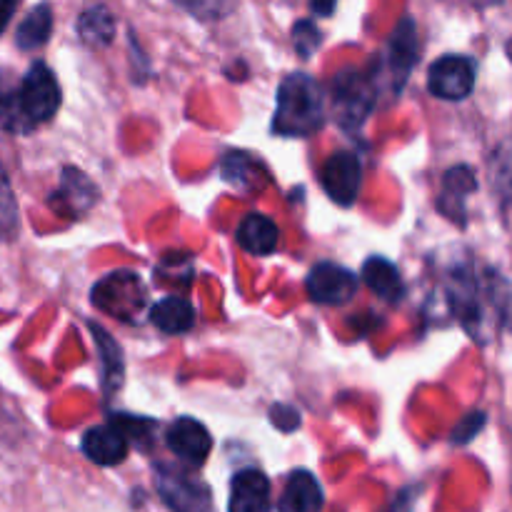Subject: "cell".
Listing matches in <instances>:
<instances>
[{
    "label": "cell",
    "mask_w": 512,
    "mask_h": 512,
    "mask_svg": "<svg viewBox=\"0 0 512 512\" xmlns=\"http://www.w3.org/2000/svg\"><path fill=\"white\" fill-rule=\"evenodd\" d=\"M93 330L95 345H98L100 353V373H103V390L110 393V390L120 388L123 383V353H120V345L110 338L108 330L98 328V325H90Z\"/></svg>",
    "instance_id": "21"
},
{
    "label": "cell",
    "mask_w": 512,
    "mask_h": 512,
    "mask_svg": "<svg viewBox=\"0 0 512 512\" xmlns=\"http://www.w3.org/2000/svg\"><path fill=\"white\" fill-rule=\"evenodd\" d=\"M128 435L118 428V425L110 420L105 425H95L88 433L83 435V455L90 463L100 465V468H113V465L123 463L125 455H128Z\"/></svg>",
    "instance_id": "11"
},
{
    "label": "cell",
    "mask_w": 512,
    "mask_h": 512,
    "mask_svg": "<svg viewBox=\"0 0 512 512\" xmlns=\"http://www.w3.org/2000/svg\"><path fill=\"white\" fill-rule=\"evenodd\" d=\"M155 485L160 498L175 512H213V498L210 490L200 480L188 475L180 468L158 465L155 470Z\"/></svg>",
    "instance_id": "4"
},
{
    "label": "cell",
    "mask_w": 512,
    "mask_h": 512,
    "mask_svg": "<svg viewBox=\"0 0 512 512\" xmlns=\"http://www.w3.org/2000/svg\"><path fill=\"white\" fill-rule=\"evenodd\" d=\"M60 108V85L53 70L45 63H33L20 85L0 95V125L10 133H33L50 123Z\"/></svg>",
    "instance_id": "1"
},
{
    "label": "cell",
    "mask_w": 512,
    "mask_h": 512,
    "mask_svg": "<svg viewBox=\"0 0 512 512\" xmlns=\"http://www.w3.org/2000/svg\"><path fill=\"white\" fill-rule=\"evenodd\" d=\"M495 185L505 195H512V140L495 153Z\"/></svg>",
    "instance_id": "25"
},
{
    "label": "cell",
    "mask_w": 512,
    "mask_h": 512,
    "mask_svg": "<svg viewBox=\"0 0 512 512\" xmlns=\"http://www.w3.org/2000/svg\"><path fill=\"white\" fill-rule=\"evenodd\" d=\"M150 323L165 335H183L188 330H193L195 308L190 300L170 295V298H163L160 303L153 305V310H150Z\"/></svg>",
    "instance_id": "17"
},
{
    "label": "cell",
    "mask_w": 512,
    "mask_h": 512,
    "mask_svg": "<svg viewBox=\"0 0 512 512\" xmlns=\"http://www.w3.org/2000/svg\"><path fill=\"white\" fill-rule=\"evenodd\" d=\"M165 445H168L170 453L178 460H183L190 468H200V465L208 460L210 450H213V438H210L208 428L203 423H198L195 418H183L173 420V425L165 433Z\"/></svg>",
    "instance_id": "9"
},
{
    "label": "cell",
    "mask_w": 512,
    "mask_h": 512,
    "mask_svg": "<svg viewBox=\"0 0 512 512\" xmlns=\"http://www.w3.org/2000/svg\"><path fill=\"white\" fill-rule=\"evenodd\" d=\"M335 5H338V0H310V10H313L315 15H320V18H330Z\"/></svg>",
    "instance_id": "30"
},
{
    "label": "cell",
    "mask_w": 512,
    "mask_h": 512,
    "mask_svg": "<svg viewBox=\"0 0 512 512\" xmlns=\"http://www.w3.org/2000/svg\"><path fill=\"white\" fill-rule=\"evenodd\" d=\"M320 30L310 20H298L293 28V45L300 58H310L320 45Z\"/></svg>",
    "instance_id": "23"
},
{
    "label": "cell",
    "mask_w": 512,
    "mask_h": 512,
    "mask_svg": "<svg viewBox=\"0 0 512 512\" xmlns=\"http://www.w3.org/2000/svg\"><path fill=\"white\" fill-rule=\"evenodd\" d=\"M198 18H220L230 10V0H180Z\"/></svg>",
    "instance_id": "26"
},
{
    "label": "cell",
    "mask_w": 512,
    "mask_h": 512,
    "mask_svg": "<svg viewBox=\"0 0 512 512\" xmlns=\"http://www.w3.org/2000/svg\"><path fill=\"white\" fill-rule=\"evenodd\" d=\"M478 190V180H475L473 168L468 165H455L445 173L443 188H440L438 195V210L453 223L465 225V200Z\"/></svg>",
    "instance_id": "12"
},
{
    "label": "cell",
    "mask_w": 512,
    "mask_h": 512,
    "mask_svg": "<svg viewBox=\"0 0 512 512\" xmlns=\"http://www.w3.org/2000/svg\"><path fill=\"white\" fill-rule=\"evenodd\" d=\"M325 125V93L308 73L285 75L278 85L273 133L283 138H308Z\"/></svg>",
    "instance_id": "2"
},
{
    "label": "cell",
    "mask_w": 512,
    "mask_h": 512,
    "mask_svg": "<svg viewBox=\"0 0 512 512\" xmlns=\"http://www.w3.org/2000/svg\"><path fill=\"white\" fill-rule=\"evenodd\" d=\"M323 190L333 203L353 205L358 200L360 188H363V160L353 150H340V153L330 155L328 163L323 165V175H320Z\"/></svg>",
    "instance_id": "5"
},
{
    "label": "cell",
    "mask_w": 512,
    "mask_h": 512,
    "mask_svg": "<svg viewBox=\"0 0 512 512\" xmlns=\"http://www.w3.org/2000/svg\"><path fill=\"white\" fill-rule=\"evenodd\" d=\"M270 420H273L275 428H280L283 433H293L300 425V413L295 408H290V405L278 403L270 408Z\"/></svg>",
    "instance_id": "28"
},
{
    "label": "cell",
    "mask_w": 512,
    "mask_h": 512,
    "mask_svg": "<svg viewBox=\"0 0 512 512\" xmlns=\"http://www.w3.org/2000/svg\"><path fill=\"white\" fill-rule=\"evenodd\" d=\"M95 198H98V190L85 178V173L75 168H65L63 175H60L58 190L50 198V208L58 210V213H68L70 218H80L85 210L93 208Z\"/></svg>",
    "instance_id": "13"
},
{
    "label": "cell",
    "mask_w": 512,
    "mask_h": 512,
    "mask_svg": "<svg viewBox=\"0 0 512 512\" xmlns=\"http://www.w3.org/2000/svg\"><path fill=\"white\" fill-rule=\"evenodd\" d=\"M240 248L250 255H270L275 253L280 243V228L263 213H248L238 225V233H235Z\"/></svg>",
    "instance_id": "16"
},
{
    "label": "cell",
    "mask_w": 512,
    "mask_h": 512,
    "mask_svg": "<svg viewBox=\"0 0 512 512\" xmlns=\"http://www.w3.org/2000/svg\"><path fill=\"white\" fill-rule=\"evenodd\" d=\"M50 33H53V8L48 3H40L25 15L23 23L18 25L15 33V45L20 50H38L48 43Z\"/></svg>",
    "instance_id": "20"
},
{
    "label": "cell",
    "mask_w": 512,
    "mask_h": 512,
    "mask_svg": "<svg viewBox=\"0 0 512 512\" xmlns=\"http://www.w3.org/2000/svg\"><path fill=\"white\" fill-rule=\"evenodd\" d=\"M325 498L318 478L308 470H295L288 478L278 510L280 512H323Z\"/></svg>",
    "instance_id": "15"
},
{
    "label": "cell",
    "mask_w": 512,
    "mask_h": 512,
    "mask_svg": "<svg viewBox=\"0 0 512 512\" xmlns=\"http://www.w3.org/2000/svg\"><path fill=\"white\" fill-rule=\"evenodd\" d=\"M305 288H308L313 303L338 308V305H348L355 298L358 275L338 263H318L308 273Z\"/></svg>",
    "instance_id": "7"
},
{
    "label": "cell",
    "mask_w": 512,
    "mask_h": 512,
    "mask_svg": "<svg viewBox=\"0 0 512 512\" xmlns=\"http://www.w3.org/2000/svg\"><path fill=\"white\" fill-rule=\"evenodd\" d=\"M248 165H250V158L248 153H228L223 158V178L230 180L233 185H240V188H245L248 185Z\"/></svg>",
    "instance_id": "24"
},
{
    "label": "cell",
    "mask_w": 512,
    "mask_h": 512,
    "mask_svg": "<svg viewBox=\"0 0 512 512\" xmlns=\"http://www.w3.org/2000/svg\"><path fill=\"white\" fill-rule=\"evenodd\" d=\"M15 233H18V205L8 175L0 165V240H13Z\"/></svg>",
    "instance_id": "22"
},
{
    "label": "cell",
    "mask_w": 512,
    "mask_h": 512,
    "mask_svg": "<svg viewBox=\"0 0 512 512\" xmlns=\"http://www.w3.org/2000/svg\"><path fill=\"white\" fill-rule=\"evenodd\" d=\"M375 73H360V70H345L335 78L333 85V103L335 113H338L340 123L345 128L355 130L363 125L370 110L375 105V88H373Z\"/></svg>",
    "instance_id": "3"
},
{
    "label": "cell",
    "mask_w": 512,
    "mask_h": 512,
    "mask_svg": "<svg viewBox=\"0 0 512 512\" xmlns=\"http://www.w3.org/2000/svg\"><path fill=\"white\" fill-rule=\"evenodd\" d=\"M475 88V60L468 55H443L428 70L430 95L440 100H465Z\"/></svg>",
    "instance_id": "6"
},
{
    "label": "cell",
    "mask_w": 512,
    "mask_h": 512,
    "mask_svg": "<svg viewBox=\"0 0 512 512\" xmlns=\"http://www.w3.org/2000/svg\"><path fill=\"white\" fill-rule=\"evenodd\" d=\"M363 280L378 298L388 300V303H398L405 295L400 270L388 258H383V255H373V258L365 260Z\"/></svg>",
    "instance_id": "18"
},
{
    "label": "cell",
    "mask_w": 512,
    "mask_h": 512,
    "mask_svg": "<svg viewBox=\"0 0 512 512\" xmlns=\"http://www.w3.org/2000/svg\"><path fill=\"white\" fill-rule=\"evenodd\" d=\"M483 428H485V413L465 415V418L460 420L458 428L453 430V443H458V445L470 443V440H473Z\"/></svg>",
    "instance_id": "27"
},
{
    "label": "cell",
    "mask_w": 512,
    "mask_h": 512,
    "mask_svg": "<svg viewBox=\"0 0 512 512\" xmlns=\"http://www.w3.org/2000/svg\"><path fill=\"white\" fill-rule=\"evenodd\" d=\"M15 8H18V0H0V35L8 28L10 18L15 15Z\"/></svg>",
    "instance_id": "29"
},
{
    "label": "cell",
    "mask_w": 512,
    "mask_h": 512,
    "mask_svg": "<svg viewBox=\"0 0 512 512\" xmlns=\"http://www.w3.org/2000/svg\"><path fill=\"white\" fill-rule=\"evenodd\" d=\"M145 290L138 275L133 273H110L93 288V303L115 318L128 320L130 313L143 308Z\"/></svg>",
    "instance_id": "8"
},
{
    "label": "cell",
    "mask_w": 512,
    "mask_h": 512,
    "mask_svg": "<svg viewBox=\"0 0 512 512\" xmlns=\"http://www.w3.org/2000/svg\"><path fill=\"white\" fill-rule=\"evenodd\" d=\"M78 35L93 48H105L115 35V18L103 3L88 5L78 18Z\"/></svg>",
    "instance_id": "19"
},
{
    "label": "cell",
    "mask_w": 512,
    "mask_h": 512,
    "mask_svg": "<svg viewBox=\"0 0 512 512\" xmlns=\"http://www.w3.org/2000/svg\"><path fill=\"white\" fill-rule=\"evenodd\" d=\"M230 512H270V480L260 470H240L230 485Z\"/></svg>",
    "instance_id": "14"
},
{
    "label": "cell",
    "mask_w": 512,
    "mask_h": 512,
    "mask_svg": "<svg viewBox=\"0 0 512 512\" xmlns=\"http://www.w3.org/2000/svg\"><path fill=\"white\" fill-rule=\"evenodd\" d=\"M420 45H418V28L410 18H403L398 23V28L393 30V38L388 45V63L390 80H393V93H400L405 85V80L413 73L415 63L420 58Z\"/></svg>",
    "instance_id": "10"
}]
</instances>
